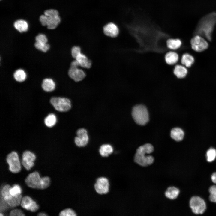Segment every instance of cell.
Here are the masks:
<instances>
[{
  "label": "cell",
  "instance_id": "1",
  "mask_svg": "<svg viewBox=\"0 0 216 216\" xmlns=\"http://www.w3.org/2000/svg\"><path fill=\"white\" fill-rule=\"evenodd\" d=\"M39 20L43 26H47L48 29H52L58 26L61 22V19L57 10L49 9L46 10L44 14L40 16Z\"/></svg>",
  "mask_w": 216,
  "mask_h": 216
},
{
  "label": "cell",
  "instance_id": "2",
  "mask_svg": "<svg viewBox=\"0 0 216 216\" xmlns=\"http://www.w3.org/2000/svg\"><path fill=\"white\" fill-rule=\"evenodd\" d=\"M132 114L134 121L139 125H144L149 120L148 110L143 105H137L134 106L132 109Z\"/></svg>",
  "mask_w": 216,
  "mask_h": 216
},
{
  "label": "cell",
  "instance_id": "3",
  "mask_svg": "<svg viewBox=\"0 0 216 216\" xmlns=\"http://www.w3.org/2000/svg\"><path fill=\"white\" fill-rule=\"evenodd\" d=\"M10 186L6 184L2 188L1 192V196L9 206L14 207L20 204L22 198L21 194L13 196L10 194L9 190Z\"/></svg>",
  "mask_w": 216,
  "mask_h": 216
},
{
  "label": "cell",
  "instance_id": "4",
  "mask_svg": "<svg viewBox=\"0 0 216 216\" xmlns=\"http://www.w3.org/2000/svg\"><path fill=\"white\" fill-rule=\"evenodd\" d=\"M50 102L55 108L59 112H67L71 107V102L67 98L53 97L51 98Z\"/></svg>",
  "mask_w": 216,
  "mask_h": 216
},
{
  "label": "cell",
  "instance_id": "5",
  "mask_svg": "<svg viewBox=\"0 0 216 216\" xmlns=\"http://www.w3.org/2000/svg\"><path fill=\"white\" fill-rule=\"evenodd\" d=\"M6 160L9 165V170L11 172L17 173L21 170L20 163L16 152L13 151L9 154L7 156Z\"/></svg>",
  "mask_w": 216,
  "mask_h": 216
},
{
  "label": "cell",
  "instance_id": "6",
  "mask_svg": "<svg viewBox=\"0 0 216 216\" xmlns=\"http://www.w3.org/2000/svg\"><path fill=\"white\" fill-rule=\"evenodd\" d=\"M189 203L193 212L195 214H202L206 210V203L204 200L200 197H192L190 199Z\"/></svg>",
  "mask_w": 216,
  "mask_h": 216
},
{
  "label": "cell",
  "instance_id": "7",
  "mask_svg": "<svg viewBox=\"0 0 216 216\" xmlns=\"http://www.w3.org/2000/svg\"><path fill=\"white\" fill-rule=\"evenodd\" d=\"M192 49L197 52H202L207 49L208 46V43L203 37L196 35L190 40Z\"/></svg>",
  "mask_w": 216,
  "mask_h": 216
},
{
  "label": "cell",
  "instance_id": "8",
  "mask_svg": "<svg viewBox=\"0 0 216 216\" xmlns=\"http://www.w3.org/2000/svg\"><path fill=\"white\" fill-rule=\"evenodd\" d=\"M110 183L108 179L105 177L98 178L94 185L96 192L100 194H106L109 190Z\"/></svg>",
  "mask_w": 216,
  "mask_h": 216
},
{
  "label": "cell",
  "instance_id": "9",
  "mask_svg": "<svg viewBox=\"0 0 216 216\" xmlns=\"http://www.w3.org/2000/svg\"><path fill=\"white\" fill-rule=\"evenodd\" d=\"M41 178L37 171L30 173L25 179V182L28 187L40 189Z\"/></svg>",
  "mask_w": 216,
  "mask_h": 216
},
{
  "label": "cell",
  "instance_id": "10",
  "mask_svg": "<svg viewBox=\"0 0 216 216\" xmlns=\"http://www.w3.org/2000/svg\"><path fill=\"white\" fill-rule=\"evenodd\" d=\"M77 136L74 139L75 143L78 147L86 146L88 143L89 137L87 130L84 128H81L77 130Z\"/></svg>",
  "mask_w": 216,
  "mask_h": 216
},
{
  "label": "cell",
  "instance_id": "11",
  "mask_svg": "<svg viewBox=\"0 0 216 216\" xmlns=\"http://www.w3.org/2000/svg\"><path fill=\"white\" fill-rule=\"evenodd\" d=\"M68 75L71 79L76 82L82 80L86 76L84 71L79 68V66L71 65L68 70Z\"/></svg>",
  "mask_w": 216,
  "mask_h": 216
},
{
  "label": "cell",
  "instance_id": "12",
  "mask_svg": "<svg viewBox=\"0 0 216 216\" xmlns=\"http://www.w3.org/2000/svg\"><path fill=\"white\" fill-rule=\"evenodd\" d=\"M36 158L34 153L29 151H25L22 155V165L26 170H29L34 166Z\"/></svg>",
  "mask_w": 216,
  "mask_h": 216
},
{
  "label": "cell",
  "instance_id": "13",
  "mask_svg": "<svg viewBox=\"0 0 216 216\" xmlns=\"http://www.w3.org/2000/svg\"><path fill=\"white\" fill-rule=\"evenodd\" d=\"M146 154L136 153L134 158V162L139 165L143 167L151 165L154 161V157L151 155H146Z\"/></svg>",
  "mask_w": 216,
  "mask_h": 216
},
{
  "label": "cell",
  "instance_id": "14",
  "mask_svg": "<svg viewBox=\"0 0 216 216\" xmlns=\"http://www.w3.org/2000/svg\"><path fill=\"white\" fill-rule=\"evenodd\" d=\"M20 205L23 208L33 212L37 211L39 208V206L36 202L28 196L22 198Z\"/></svg>",
  "mask_w": 216,
  "mask_h": 216
},
{
  "label": "cell",
  "instance_id": "15",
  "mask_svg": "<svg viewBox=\"0 0 216 216\" xmlns=\"http://www.w3.org/2000/svg\"><path fill=\"white\" fill-rule=\"evenodd\" d=\"M103 31L106 36L111 37H117L119 33V29L117 25L112 22H110L103 27Z\"/></svg>",
  "mask_w": 216,
  "mask_h": 216
},
{
  "label": "cell",
  "instance_id": "16",
  "mask_svg": "<svg viewBox=\"0 0 216 216\" xmlns=\"http://www.w3.org/2000/svg\"><path fill=\"white\" fill-rule=\"evenodd\" d=\"M75 59L78 62L80 66L82 68L89 69L91 67L92 63L91 61L81 52L76 57Z\"/></svg>",
  "mask_w": 216,
  "mask_h": 216
},
{
  "label": "cell",
  "instance_id": "17",
  "mask_svg": "<svg viewBox=\"0 0 216 216\" xmlns=\"http://www.w3.org/2000/svg\"><path fill=\"white\" fill-rule=\"evenodd\" d=\"M15 28L20 33L27 31L28 29V24L27 22L22 19L16 21L14 24Z\"/></svg>",
  "mask_w": 216,
  "mask_h": 216
},
{
  "label": "cell",
  "instance_id": "18",
  "mask_svg": "<svg viewBox=\"0 0 216 216\" xmlns=\"http://www.w3.org/2000/svg\"><path fill=\"white\" fill-rule=\"evenodd\" d=\"M55 83L52 79L47 78L43 80L42 87L44 91L48 92H52L55 89Z\"/></svg>",
  "mask_w": 216,
  "mask_h": 216
},
{
  "label": "cell",
  "instance_id": "19",
  "mask_svg": "<svg viewBox=\"0 0 216 216\" xmlns=\"http://www.w3.org/2000/svg\"><path fill=\"white\" fill-rule=\"evenodd\" d=\"M180 193L179 189L176 187L170 186L166 190L165 193L166 197L170 200L176 199Z\"/></svg>",
  "mask_w": 216,
  "mask_h": 216
},
{
  "label": "cell",
  "instance_id": "20",
  "mask_svg": "<svg viewBox=\"0 0 216 216\" xmlns=\"http://www.w3.org/2000/svg\"><path fill=\"white\" fill-rule=\"evenodd\" d=\"M178 59L179 56L178 54L173 51L168 52L165 57L166 62L170 65L176 64L178 62Z\"/></svg>",
  "mask_w": 216,
  "mask_h": 216
},
{
  "label": "cell",
  "instance_id": "21",
  "mask_svg": "<svg viewBox=\"0 0 216 216\" xmlns=\"http://www.w3.org/2000/svg\"><path fill=\"white\" fill-rule=\"evenodd\" d=\"M173 73L178 78L182 79L186 76L188 73V70L184 66L177 65L174 68Z\"/></svg>",
  "mask_w": 216,
  "mask_h": 216
},
{
  "label": "cell",
  "instance_id": "22",
  "mask_svg": "<svg viewBox=\"0 0 216 216\" xmlns=\"http://www.w3.org/2000/svg\"><path fill=\"white\" fill-rule=\"evenodd\" d=\"M113 151V148L111 145L105 144L102 145L100 147L99 152L101 156L107 157L112 154Z\"/></svg>",
  "mask_w": 216,
  "mask_h": 216
},
{
  "label": "cell",
  "instance_id": "23",
  "mask_svg": "<svg viewBox=\"0 0 216 216\" xmlns=\"http://www.w3.org/2000/svg\"><path fill=\"white\" fill-rule=\"evenodd\" d=\"M171 137L175 140L179 141L183 138L184 133L183 131L179 128H175L171 131Z\"/></svg>",
  "mask_w": 216,
  "mask_h": 216
},
{
  "label": "cell",
  "instance_id": "24",
  "mask_svg": "<svg viewBox=\"0 0 216 216\" xmlns=\"http://www.w3.org/2000/svg\"><path fill=\"white\" fill-rule=\"evenodd\" d=\"M181 61L184 66L187 68H190L194 63V59L190 54L186 53L182 56Z\"/></svg>",
  "mask_w": 216,
  "mask_h": 216
},
{
  "label": "cell",
  "instance_id": "25",
  "mask_svg": "<svg viewBox=\"0 0 216 216\" xmlns=\"http://www.w3.org/2000/svg\"><path fill=\"white\" fill-rule=\"evenodd\" d=\"M154 148L150 143H146L139 147L136 150V153L138 154H149L153 152Z\"/></svg>",
  "mask_w": 216,
  "mask_h": 216
},
{
  "label": "cell",
  "instance_id": "26",
  "mask_svg": "<svg viewBox=\"0 0 216 216\" xmlns=\"http://www.w3.org/2000/svg\"><path fill=\"white\" fill-rule=\"evenodd\" d=\"M182 44L181 41L178 39H170L167 41V47L172 50H176L179 48Z\"/></svg>",
  "mask_w": 216,
  "mask_h": 216
},
{
  "label": "cell",
  "instance_id": "27",
  "mask_svg": "<svg viewBox=\"0 0 216 216\" xmlns=\"http://www.w3.org/2000/svg\"><path fill=\"white\" fill-rule=\"evenodd\" d=\"M14 77L15 80L19 82L24 81L26 79L27 75L23 69H19L16 70L14 73Z\"/></svg>",
  "mask_w": 216,
  "mask_h": 216
},
{
  "label": "cell",
  "instance_id": "28",
  "mask_svg": "<svg viewBox=\"0 0 216 216\" xmlns=\"http://www.w3.org/2000/svg\"><path fill=\"white\" fill-rule=\"evenodd\" d=\"M56 117L53 113L48 115L44 119L46 125L49 127H52L54 126L56 122Z\"/></svg>",
  "mask_w": 216,
  "mask_h": 216
},
{
  "label": "cell",
  "instance_id": "29",
  "mask_svg": "<svg viewBox=\"0 0 216 216\" xmlns=\"http://www.w3.org/2000/svg\"><path fill=\"white\" fill-rule=\"evenodd\" d=\"M9 191L10 194L14 196L21 194L22 189L19 185L15 184L12 187H10Z\"/></svg>",
  "mask_w": 216,
  "mask_h": 216
},
{
  "label": "cell",
  "instance_id": "30",
  "mask_svg": "<svg viewBox=\"0 0 216 216\" xmlns=\"http://www.w3.org/2000/svg\"><path fill=\"white\" fill-rule=\"evenodd\" d=\"M34 46L37 49L44 52H46L50 48V45L47 43H40L36 42Z\"/></svg>",
  "mask_w": 216,
  "mask_h": 216
},
{
  "label": "cell",
  "instance_id": "31",
  "mask_svg": "<svg viewBox=\"0 0 216 216\" xmlns=\"http://www.w3.org/2000/svg\"><path fill=\"white\" fill-rule=\"evenodd\" d=\"M216 157V150L214 148H211L206 152V157L207 161L212 162L214 160Z\"/></svg>",
  "mask_w": 216,
  "mask_h": 216
},
{
  "label": "cell",
  "instance_id": "32",
  "mask_svg": "<svg viewBox=\"0 0 216 216\" xmlns=\"http://www.w3.org/2000/svg\"><path fill=\"white\" fill-rule=\"evenodd\" d=\"M209 199L212 202L216 203V185L211 186L209 189Z\"/></svg>",
  "mask_w": 216,
  "mask_h": 216
},
{
  "label": "cell",
  "instance_id": "33",
  "mask_svg": "<svg viewBox=\"0 0 216 216\" xmlns=\"http://www.w3.org/2000/svg\"><path fill=\"white\" fill-rule=\"evenodd\" d=\"M77 214L75 211L72 209L67 208L61 211L59 214L60 216H76Z\"/></svg>",
  "mask_w": 216,
  "mask_h": 216
},
{
  "label": "cell",
  "instance_id": "34",
  "mask_svg": "<svg viewBox=\"0 0 216 216\" xmlns=\"http://www.w3.org/2000/svg\"><path fill=\"white\" fill-rule=\"evenodd\" d=\"M50 179L48 176H45L41 178V189H45L47 188L50 185Z\"/></svg>",
  "mask_w": 216,
  "mask_h": 216
},
{
  "label": "cell",
  "instance_id": "35",
  "mask_svg": "<svg viewBox=\"0 0 216 216\" xmlns=\"http://www.w3.org/2000/svg\"><path fill=\"white\" fill-rule=\"evenodd\" d=\"M36 42L40 43H47L48 39L44 34L41 33L38 34L35 38Z\"/></svg>",
  "mask_w": 216,
  "mask_h": 216
},
{
  "label": "cell",
  "instance_id": "36",
  "mask_svg": "<svg viewBox=\"0 0 216 216\" xmlns=\"http://www.w3.org/2000/svg\"><path fill=\"white\" fill-rule=\"evenodd\" d=\"M71 52L72 57L75 59L76 57L81 52V48L79 46H74L72 48Z\"/></svg>",
  "mask_w": 216,
  "mask_h": 216
},
{
  "label": "cell",
  "instance_id": "37",
  "mask_svg": "<svg viewBox=\"0 0 216 216\" xmlns=\"http://www.w3.org/2000/svg\"><path fill=\"white\" fill-rule=\"evenodd\" d=\"M10 216H24L25 214L20 209H14L12 210L10 213Z\"/></svg>",
  "mask_w": 216,
  "mask_h": 216
},
{
  "label": "cell",
  "instance_id": "38",
  "mask_svg": "<svg viewBox=\"0 0 216 216\" xmlns=\"http://www.w3.org/2000/svg\"><path fill=\"white\" fill-rule=\"evenodd\" d=\"M0 210L4 211L7 209L9 205L3 199L2 197L0 196Z\"/></svg>",
  "mask_w": 216,
  "mask_h": 216
},
{
  "label": "cell",
  "instance_id": "39",
  "mask_svg": "<svg viewBox=\"0 0 216 216\" xmlns=\"http://www.w3.org/2000/svg\"><path fill=\"white\" fill-rule=\"evenodd\" d=\"M211 179L212 182L216 184V172H214L211 176Z\"/></svg>",
  "mask_w": 216,
  "mask_h": 216
},
{
  "label": "cell",
  "instance_id": "40",
  "mask_svg": "<svg viewBox=\"0 0 216 216\" xmlns=\"http://www.w3.org/2000/svg\"><path fill=\"white\" fill-rule=\"evenodd\" d=\"M38 215L39 216H46L47 215L44 213L40 212L38 213Z\"/></svg>",
  "mask_w": 216,
  "mask_h": 216
},
{
  "label": "cell",
  "instance_id": "41",
  "mask_svg": "<svg viewBox=\"0 0 216 216\" xmlns=\"http://www.w3.org/2000/svg\"><path fill=\"white\" fill-rule=\"evenodd\" d=\"M3 214L1 213H0V216H3Z\"/></svg>",
  "mask_w": 216,
  "mask_h": 216
}]
</instances>
